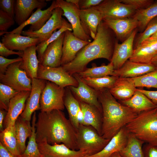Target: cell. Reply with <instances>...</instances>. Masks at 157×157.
<instances>
[{
	"instance_id": "1",
	"label": "cell",
	"mask_w": 157,
	"mask_h": 157,
	"mask_svg": "<svg viewBox=\"0 0 157 157\" xmlns=\"http://www.w3.org/2000/svg\"><path fill=\"white\" fill-rule=\"evenodd\" d=\"M36 121L37 143L43 140L51 145L62 143L72 150H78L76 130L62 110L41 111Z\"/></svg>"
},
{
	"instance_id": "2",
	"label": "cell",
	"mask_w": 157,
	"mask_h": 157,
	"mask_svg": "<svg viewBox=\"0 0 157 157\" xmlns=\"http://www.w3.org/2000/svg\"><path fill=\"white\" fill-rule=\"evenodd\" d=\"M112 30L102 20L95 38L77 53L74 59L62 66L71 75L84 70L91 61L103 58L110 62L116 41Z\"/></svg>"
},
{
	"instance_id": "3",
	"label": "cell",
	"mask_w": 157,
	"mask_h": 157,
	"mask_svg": "<svg viewBox=\"0 0 157 157\" xmlns=\"http://www.w3.org/2000/svg\"><path fill=\"white\" fill-rule=\"evenodd\" d=\"M97 91L102 109L101 136L110 140L140 113L118 102L109 89Z\"/></svg>"
},
{
	"instance_id": "4",
	"label": "cell",
	"mask_w": 157,
	"mask_h": 157,
	"mask_svg": "<svg viewBox=\"0 0 157 157\" xmlns=\"http://www.w3.org/2000/svg\"><path fill=\"white\" fill-rule=\"evenodd\" d=\"M125 127L143 142L157 147V108L140 113Z\"/></svg>"
},
{
	"instance_id": "5",
	"label": "cell",
	"mask_w": 157,
	"mask_h": 157,
	"mask_svg": "<svg viewBox=\"0 0 157 157\" xmlns=\"http://www.w3.org/2000/svg\"><path fill=\"white\" fill-rule=\"evenodd\" d=\"M110 140L103 138L91 126L80 124L77 130V150L86 152L87 156L101 151Z\"/></svg>"
},
{
	"instance_id": "6",
	"label": "cell",
	"mask_w": 157,
	"mask_h": 157,
	"mask_svg": "<svg viewBox=\"0 0 157 157\" xmlns=\"http://www.w3.org/2000/svg\"><path fill=\"white\" fill-rule=\"evenodd\" d=\"M22 62L11 64L4 73L0 74V83L10 86L18 92L31 91L32 80L25 71L20 68Z\"/></svg>"
},
{
	"instance_id": "7",
	"label": "cell",
	"mask_w": 157,
	"mask_h": 157,
	"mask_svg": "<svg viewBox=\"0 0 157 157\" xmlns=\"http://www.w3.org/2000/svg\"><path fill=\"white\" fill-rule=\"evenodd\" d=\"M65 88L47 81L41 95V111L47 112L53 110H63L65 108L64 99Z\"/></svg>"
},
{
	"instance_id": "8",
	"label": "cell",
	"mask_w": 157,
	"mask_h": 157,
	"mask_svg": "<svg viewBox=\"0 0 157 157\" xmlns=\"http://www.w3.org/2000/svg\"><path fill=\"white\" fill-rule=\"evenodd\" d=\"M37 78L51 81L64 88L78 85L76 80L66 71L61 66L53 67L44 66L40 63Z\"/></svg>"
},
{
	"instance_id": "9",
	"label": "cell",
	"mask_w": 157,
	"mask_h": 157,
	"mask_svg": "<svg viewBox=\"0 0 157 157\" xmlns=\"http://www.w3.org/2000/svg\"><path fill=\"white\" fill-rule=\"evenodd\" d=\"M94 7L100 12L103 19L131 17L136 11L132 6L122 2L120 0H103Z\"/></svg>"
},
{
	"instance_id": "10",
	"label": "cell",
	"mask_w": 157,
	"mask_h": 157,
	"mask_svg": "<svg viewBox=\"0 0 157 157\" xmlns=\"http://www.w3.org/2000/svg\"><path fill=\"white\" fill-rule=\"evenodd\" d=\"M63 14L61 8L57 7L53 10L51 17L40 30L34 31L27 30L23 31L21 34L23 36L38 38L40 42L46 41L51 37L54 31L62 27Z\"/></svg>"
},
{
	"instance_id": "11",
	"label": "cell",
	"mask_w": 157,
	"mask_h": 157,
	"mask_svg": "<svg viewBox=\"0 0 157 157\" xmlns=\"http://www.w3.org/2000/svg\"><path fill=\"white\" fill-rule=\"evenodd\" d=\"M57 7L63 10V15L67 19L71 24L72 33L76 37L82 40L91 42V38L84 31L81 25L78 10L79 9L75 5L63 0H56Z\"/></svg>"
},
{
	"instance_id": "12",
	"label": "cell",
	"mask_w": 157,
	"mask_h": 157,
	"mask_svg": "<svg viewBox=\"0 0 157 157\" xmlns=\"http://www.w3.org/2000/svg\"><path fill=\"white\" fill-rule=\"evenodd\" d=\"M56 7V1L53 0L50 6L47 9L42 10L41 8H37L26 21L9 32L21 34L24 28L28 25H31L28 30V31H34L39 30L50 18L53 10Z\"/></svg>"
},
{
	"instance_id": "13",
	"label": "cell",
	"mask_w": 157,
	"mask_h": 157,
	"mask_svg": "<svg viewBox=\"0 0 157 157\" xmlns=\"http://www.w3.org/2000/svg\"><path fill=\"white\" fill-rule=\"evenodd\" d=\"M103 21L112 30L117 39L122 42L139 26L138 21L132 17L116 19L104 18Z\"/></svg>"
},
{
	"instance_id": "14",
	"label": "cell",
	"mask_w": 157,
	"mask_h": 157,
	"mask_svg": "<svg viewBox=\"0 0 157 157\" xmlns=\"http://www.w3.org/2000/svg\"><path fill=\"white\" fill-rule=\"evenodd\" d=\"M72 31L67 30L65 32L61 66L72 61L78 52L90 42L76 37Z\"/></svg>"
},
{
	"instance_id": "15",
	"label": "cell",
	"mask_w": 157,
	"mask_h": 157,
	"mask_svg": "<svg viewBox=\"0 0 157 157\" xmlns=\"http://www.w3.org/2000/svg\"><path fill=\"white\" fill-rule=\"evenodd\" d=\"M32 88L27 99L25 109L20 115L24 120L30 121L33 114L40 109V100L42 92L47 81L38 78L32 79Z\"/></svg>"
},
{
	"instance_id": "16",
	"label": "cell",
	"mask_w": 157,
	"mask_h": 157,
	"mask_svg": "<svg viewBox=\"0 0 157 157\" xmlns=\"http://www.w3.org/2000/svg\"><path fill=\"white\" fill-rule=\"evenodd\" d=\"M136 32V29L121 44L119 43L116 40L110 61L113 63L114 70L121 68L132 56L134 50L133 44Z\"/></svg>"
},
{
	"instance_id": "17",
	"label": "cell",
	"mask_w": 157,
	"mask_h": 157,
	"mask_svg": "<svg viewBox=\"0 0 157 157\" xmlns=\"http://www.w3.org/2000/svg\"><path fill=\"white\" fill-rule=\"evenodd\" d=\"M38 144L40 152L44 157H85L88 155L86 152L72 150L63 144L51 145L43 140Z\"/></svg>"
},
{
	"instance_id": "18",
	"label": "cell",
	"mask_w": 157,
	"mask_h": 157,
	"mask_svg": "<svg viewBox=\"0 0 157 157\" xmlns=\"http://www.w3.org/2000/svg\"><path fill=\"white\" fill-rule=\"evenodd\" d=\"M30 93V91L19 92L10 100L3 122L4 129L9 126L15 125L16 120L25 109L26 102Z\"/></svg>"
},
{
	"instance_id": "19",
	"label": "cell",
	"mask_w": 157,
	"mask_h": 157,
	"mask_svg": "<svg viewBox=\"0 0 157 157\" xmlns=\"http://www.w3.org/2000/svg\"><path fill=\"white\" fill-rule=\"evenodd\" d=\"M78 82L77 87H68L76 98L80 101L95 106L102 112L101 105L98 99L97 91L83 82L76 74L72 75Z\"/></svg>"
},
{
	"instance_id": "20",
	"label": "cell",
	"mask_w": 157,
	"mask_h": 157,
	"mask_svg": "<svg viewBox=\"0 0 157 157\" xmlns=\"http://www.w3.org/2000/svg\"><path fill=\"white\" fill-rule=\"evenodd\" d=\"M78 13L84 31L94 40L97 33L98 26L103 19L101 14L94 7L85 10L79 9Z\"/></svg>"
},
{
	"instance_id": "21",
	"label": "cell",
	"mask_w": 157,
	"mask_h": 157,
	"mask_svg": "<svg viewBox=\"0 0 157 157\" xmlns=\"http://www.w3.org/2000/svg\"><path fill=\"white\" fill-rule=\"evenodd\" d=\"M157 67L151 63H145L127 60L118 69L114 70L112 76L121 78H134L156 69Z\"/></svg>"
},
{
	"instance_id": "22",
	"label": "cell",
	"mask_w": 157,
	"mask_h": 157,
	"mask_svg": "<svg viewBox=\"0 0 157 157\" xmlns=\"http://www.w3.org/2000/svg\"><path fill=\"white\" fill-rule=\"evenodd\" d=\"M44 0H16L14 8V19L19 26L26 21L36 8L42 9L46 6Z\"/></svg>"
},
{
	"instance_id": "23",
	"label": "cell",
	"mask_w": 157,
	"mask_h": 157,
	"mask_svg": "<svg viewBox=\"0 0 157 157\" xmlns=\"http://www.w3.org/2000/svg\"><path fill=\"white\" fill-rule=\"evenodd\" d=\"M65 32L47 47L40 63L44 66L56 67L61 66L63 42Z\"/></svg>"
},
{
	"instance_id": "24",
	"label": "cell",
	"mask_w": 157,
	"mask_h": 157,
	"mask_svg": "<svg viewBox=\"0 0 157 157\" xmlns=\"http://www.w3.org/2000/svg\"><path fill=\"white\" fill-rule=\"evenodd\" d=\"M1 42L10 50L21 51L40 43L38 38L22 35L19 34L11 33L8 31L3 35Z\"/></svg>"
},
{
	"instance_id": "25",
	"label": "cell",
	"mask_w": 157,
	"mask_h": 157,
	"mask_svg": "<svg viewBox=\"0 0 157 157\" xmlns=\"http://www.w3.org/2000/svg\"><path fill=\"white\" fill-rule=\"evenodd\" d=\"M157 55V39L148 38L135 47L129 59L131 61L150 63Z\"/></svg>"
},
{
	"instance_id": "26",
	"label": "cell",
	"mask_w": 157,
	"mask_h": 157,
	"mask_svg": "<svg viewBox=\"0 0 157 157\" xmlns=\"http://www.w3.org/2000/svg\"><path fill=\"white\" fill-rule=\"evenodd\" d=\"M129 133L125 126L110 140L105 147L100 152L85 157H110L114 153L119 152L126 145Z\"/></svg>"
},
{
	"instance_id": "27",
	"label": "cell",
	"mask_w": 157,
	"mask_h": 157,
	"mask_svg": "<svg viewBox=\"0 0 157 157\" xmlns=\"http://www.w3.org/2000/svg\"><path fill=\"white\" fill-rule=\"evenodd\" d=\"M79 102L83 114L80 124L92 126L101 136L102 112L94 106L82 101Z\"/></svg>"
},
{
	"instance_id": "28",
	"label": "cell",
	"mask_w": 157,
	"mask_h": 157,
	"mask_svg": "<svg viewBox=\"0 0 157 157\" xmlns=\"http://www.w3.org/2000/svg\"><path fill=\"white\" fill-rule=\"evenodd\" d=\"M136 88L133 78L118 77L109 90L115 99L124 101L132 96L136 90Z\"/></svg>"
},
{
	"instance_id": "29",
	"label": "cell",
	"mask_w": 157,
	"mask_h": 157,
	"mask_svg": "<svg viewBox=\"0 0 157 157\" xmlns=\"http://www.w3.org/2000/svg\"><path fill=\"white\" fill-rule=\"evenodd\" d=\"M36 45L29 47L23 51L21 56L22 61L20 67L25 71L28 76L31 79L37 78L40 63L36 55Z\"/></svg>"
},
{
	"instance_id": "30",
	"label": "cell",
	"mask_w": 157,
	"mask_h": 157,
	"mask_svg": "<svg viewBox=\"0 0 157 157\" xmlns=\"http://www.w3.org/2000/svg\"><path fill=\"white\" fill-rule=\"evenodd\" d=\"M120 101L122 104L130 108L139 113L157 108V105L154 104L137 88L130 98L126 100Z\"/></svg>"
},
{
	"instance_id": "31",
	"label": "cell",
	"mask_w": 157,
	"mask_h": 157,
	"mask_svg": "<svg viewBox=\"0 0 157 157\" xmlns=\"http://www.w3.org/2000/svg\"><path fill=\"white\" fill-rule=\"evenodd\" d=\"M65 90L64 105L68 113L69 119L77 131L80 124L78 119L79 113L81 110L79 102L68 87Z\"/></svg>"
},
{
	"instance_id": "32",
	"label": "cell",
	"mask_w": 157,
	"mask_h": 157,
	"mask_svg": "<svg viewBox=\"0 0 157 157\" xmlns=\"http://www.w3.org/2000/svg\"><path fill=\"white\" fill-rule=\"evenodd\" d=\"M0 141L7 149L16 157H20L19 145L17 138L15 125H10L0 132Z\"/></svg>"
},
{
	"instance_id": "33",
	"label": "cell",
	"mask_w": 157,
	"mask_h": 157,
	"mask_svg": "<svg viewBox=\"0 0 157 157\" xmlns=\"http://www.w3.org/2000/svg\"><path fill=\"white\" fill-rule=\"evenodd\" d=\"M15 127L19 151L22 154L26 148V142L27 139L31 135L32 126L30 121L24 120L20 116L15 122Z\"/></svg>"
},
{
	"instance_id": "34",
	"label": "cell",
	"mask_w": 157,
	"mask_h": 157,
	"mask_svg": "<svg viewBox=\"0 0 157 157\" xmlns=\"http://www.w3.org/2000/svg\"><path fill=\"white\" fill-rule=\"evenodd\" d=\"M114 70L113 65L110 62L107 65L103 64L98 67L93 63L91 68H87L83 71L76 74L80 78H96L112 76Z\"/></svg>"
},
{
	"instance_id": "35",
	"label": "cell",
	"mask_w": 157,
	"mask_h": 157,
	"mask_svg": "<svg viewBox=\"0 0 157 157\" xmlns=\"http://www.w3.org/2000/svg\"><path fill=\"white\" fill-rule=\"evenodd\" d=\"M157 16V1L147 8L137 10L132 17L137 19L139 23L138 28L141 32L145 29L149 22Z\"/></svg>"
},
{
	"instance_id": "36",
	"label": "cell",
	"mask_w": 157,
	"mask_h": 157,
	"mask_svg": "<svg viewBox=\"0 0 157 157\" xmlns=\"http://www.w3.org/2000/svg\"><path fill=\"white\" fill-rule=\"evenodd\" d=\"M142 141L129 133L127 144L119 153L122 157H144Z\"/></svg>"
},
{
	"instance_id": "37",
	"label": "cell",
	"mask_w": 157,
	"mask_h": 157,
	"mask_svg": "<svg viewBox=\"0 0 157 157\" xmlns=\"http://www.w3.org/2000/svg\"><path fill=\"white\" fill-rule=\"evenodd\" d=\"M118 78L117 76L112 75L96 78L89 77L80 78L85 84L96 90H99L104 88L110 89L113 86Z\"/></svg>"
},
{
	"instance_id": "38",
	"label": "cell",
	"mask_w": 157,
	"mask_h": 157,
	"mask_svg": "<svg viewBox=\"0 0 157 157\" xmlns=\"http://www.w3.org/2000/svg\"><path fill=\"white\" fill-rule=\"evenodd\" d=\"M36 118V113L35 112L33 113L32 117V135L29 138L28 143L24 151L21 154L20 157H44L40 152L36 141L35 125Z\"/></svg>"
},
{
	"instance_id": "39",
	"label": "cell",
	"mask_w": 157,
	"mask_h": 157,
	"mask_svg": "<svg viewBox=\"0 0 157 157\" xmlns=\"http://www.w3.org/2000/svg\"><path fill=\"white\" fill-rule=\"evenodd\" d=\"M67 30L72 31L71 24L63 18L62 27L57 31H54L47 40L42 41L36 46L38 58L40 63L42 61L43 53L47 46L57 39L63 33Z\"/></svg>"
},
{
	"instance_id": "40",
	"label": "cell",
	"mask_w": 157,
	"mask_h": 157,
	"mask_svg": "<svg viewBox=\"0 0 157 157\" xmlns=\"http://www.w3.org/2000/svg\"><path fill=\"white\" fill-rule=\"evenodd\" d=\"M133 78L136 87L157 88V69L144 75Z\"/></svg>"
},
{
	"instance_id": "41",
	"label": "cell",
	"mask_w": 157,
	"mask_h": 157,
	"mask_svg": "<svg viewBox=\"0 0 157 157\" xmlns=\"http://www.w3.org/2000/svg\"><path fill=\"white\" fill-rule=\"evenodd\" d=\"M19 92L7 85L0 83V108L7 111L10 100Z\"/></svg>"
},
{
	"instance_id": "42",
	"label": "cell",
	"mask_w": 157,
	"mask_h": 157,
	"mask_svg": "<svg viewBox=\"0 0 157 157\" xmlns=\"http://www.w3.org/2000/svg\"><path fill=\"white\" fill-rule=\"evenodd\" d=\"M157 32V16L148 23L144 30L138 36L135 42V47L148 39Z\"/></svg>"
},
{
	"instance_id": "43",
	"label": "cell",
	"mask_w": 157,
	"mask_h": 157,
	"mask_svg": "<svg viewBox=\"0 0 157 157\" xmlns=\"http://www.w3.org/2000/svg\"><path fill=\"white\" fill-rule=\"evenodd\" d=\"M14 18L1 10H0V30L7 31L8 29L15 23Z\"/></svg>"
},
{
	"instance_id": "44",
	"label": "cell",
	"mask_w": 157,
	"mask_h": 157,
	"mask_svg": "<svg viewBox=\"0 0 157 157\" xmlns=\"http://www.w3.org/2000/svg\"><path fill=\"white\" fill-rule=\"evenodd\" d=\"M122 2L131 6L136 10L146 8L154 1L152 0H120Z\"/></svg>"
},
{
	"instance_id": "45",
	"label": "cell",
	"mask_w": 157,
	"mask_h": 157,
	"mask_svg": "<svg viewBox=\"0 0 157 157\" xmlns=\"http://www.w3.org/2000/svg\"><path fill=\"white\" fill-rule=\"evenodd\" d=\"M15 1V0H0V9L14 18Z\"/></svg>"
},
{
	"instance_id": "46",
	"label": "cell",
	"mask_w": 157,
	"mask_h": 157,
	"mask_svg": "<svg viewBox=\"0 0 157 157\" xmlns=\"http://www.w3.org/2000/svg\"><path fill=\"white\" fill-rule=\"evenodd\" d=\"M22 57L19 56L13 59H8L0 56V74L4 73L8 66L15 63L22 61Z\"/></svg>"
},
{
	"instance_id": "47",
	"label": "cell",
	"mask_w": 157,
	"mask_h": 157,
	"mask_svg": "<svg viewBox=\"0 0 157 157\" xmlns=\"http://www.w3.org/2000/svg\"><path fill=\"white\" fill-rule=\"evenodd\" d=\"M103 0H79L78 8L80 10L88 9L100 4Z\"/></svg>"
},
{
	"instance_id": "48",
	"label": "cell",
	"mask_w": 157,
	"mask_h": 157,
	"mask_svg": "<svg viewBox=\"0 0 157 157\" xmlns=\"http://www.w3.org/2000/svg\"><path fill=\"white\" fill-rule=\"evenodd\" d=\"M23 51H15L7 48L1 42H0V55L3 57H7L12 55H18L21 57Z\"/></svg>"
},
{
	"instance_id": "49",
	"label": "cell",
	"mask_w": 157,
	"mask_h": 157,
	"mask_svg": "<svg viewBox=\"0 0 157 157\" xmlns=\"http://www.w3.org/2000/svg\"><path fill=\"white\" fill-rule=\"evenodd\" d=\"M143 151L144 157H157V147L148 144Z\"/></svg>"
},
{
	"instance_id": "50",
	"label": "cell",
	"mask_w": 157,
	"mask_h": 157,
	"mask_svg": "<svg viewBox=\"0 0 157 157\" xmlns=\"http://www.w3.org/2000/svg\"><path fill=\"white\" fill-rule=\"evenodd\" d=\"M138 89L144 94L154 104L157 105V90L149 91Z\"/></svg>"
},
{
	"instance_id": "51",
	"label": "cell",
	"mask_w": 157,
	"mask_h": 157,
	"mask_svg": "<svg viewBox=\"0 0 157 157\" xmlns=\"http://www.w3.org/2000/svg\"><path fill=\"white\" fill-rule=\"evenodd\" d=\"M0 157H16L0 142Z\"/></svg>"
},
{
	"instance_id": "52",
	"label": "cell",
	"mask_w": 157,
	"mask_h": 157,
	"mask_svg": "<svg viewBox=\"0 0 157 157\" xmlns=\"http://www.w3.org/2000/svg\"><path fill=\"white\" fill-rule=\"evenodd\" d=\"M7 111L3 109H0V132L4 129L3 122Z\"/></svg>"
},
{
	"instance_id": "53",
	"label": "cell",
	"mask_w": 157,
	"mask_h": 157,
	"mask_svg": "<svg viewBox=\"0 0 157 157\" xmlns=\"http://www.w3.org/2000/svg\"><path fill=\"white\" fill-rule=\"evenodd\" d=\"M79 0H66V1L76 5L78 8V3Z\"/></svg>"
},
{
	"instance_id": "54",
	"label": "cell",
	"mask_w": 157,
	"mask_h": 157,
	"mask_svg": "<svg viewBox=\"0 0 157 157\" xmlns=\"http://www.w3.org/2000/svg\"><path fill=\"white\" fill-rule=\"evenodd\" d=\"M151 63L157 67V55L152 60Z\"/></svg>"
},
{
	"instance_id": "55",
	"label": "cell",
	"mask_w": 157,
	"mask_h": 157,
	"mask_svg": "<svg viewBox=\"0 0 157 157\" xmlns=\"http://www.w3.org/2000/svg\"><path fill=\"white\" fill-rule=\"evenodd\" d=\"M110 157H122L120 154L119 152H117L113 154Z\"/></svg>"
},
{
	"instance_id": "56",
	"label": "cell",
	"mask_w": 157,
	"mask_h": 157,
	"mask_svg": "<svg viewBox=\"0 0 157 157\" xmlns=\"http://www.w3.org/2000/svg\"><path fill=\"white\" fill-rule=\"evenodd\" d=\"M149 38L151 39H157V32Z\"/></svg>"
}]
</instances>
